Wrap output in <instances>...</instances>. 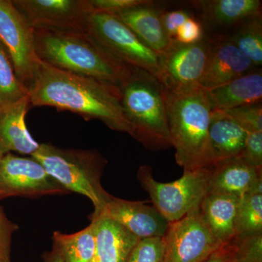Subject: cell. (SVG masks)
<instances>
[{"label": "cell", "mask_w": 262, "mask_h": 262, "mask_svg": "<svg viewBox=\"0 0 262 262\" xmlns=\"http://www.w3.org/2000/svg\"><path fill=\"white\" fill-rule=\"evenodd\" d=\"M32 106L70 111L84 120H98L111 130L131 135L121 106L120 88L39 61L28 86Z\"/></svg>", "instance_id": "cell-1"}, {"label": "cell", "mask_w": 262, "mask_h": 262, "mask_svg": "<svg viewBox=\"0 0 262 262\" xmlns=\"http://www.w3.org/2000/svg\"><path fill=\"white\" fill-rule=\"evenodd\" d=\"M34 41L39 59L58 70L119 88L132 72L88 32L35 28Z\"/></svg>", "instance_id": "cell-2"}, {"label": "cell", "mask_w": 262, "mask_h": 262, "mask_svg": "<svg viewBox=\"0 0 262 262\" xmlns=\"http://www.w3.org/2000/svg\"><path fill=\"white\" fill-rule=\"evenodd\" d=\"M164 92L177 164L184 171L210 166L213 158L208 131L213 110L207 91L196 88L178 94Z\"/></svg>", "instance_id": "cell-3"}, {"label": "cell", "mask_w": 262, "mask_h": 262, "mask_svg": "<svg viewBox=\"0 0 262 262\" xmlns=\"http://www.w3.org/2000/svg\"><path fill=\"white\" fill-rule=\"evenodd\" d=\"M120 90L130 136L151 151L171 147L165 92L157 77L146 71L133 68Z\"/></svg>", "instance_id": "cell-4"}, {"label": "cell", "mask_w": 262, "mask_h": 262, "mask_svg": "<svg viewBox=\"0 0 262 262\" xmlns=\"http://www.w3.org/2000/svg\"><path fill=\"white\" fill-rule=\"evenodd\" d=\"M31 157L68 192L79 193L91 200L94 206L92 215L101 213L113 196L101 182L107 160L96 150L63 149L41 144Z\"/></svg>", "instance_id": "cell-5"}, {"label": "cell", "mask_w": 262, "mask_h": 262, "mask_svg": "<svg viewBox=\"0 0 262 262\" xmlns=\"http://www.w3.org/2000/svg\"><path fill=\"white\" fill-rule=\"evenodd\" d=\"M211 166L184 171L180 179L162 183L155 180L151 167L144 165L138 170L137 179L149 194L153 206L170 223L201 205L209 191Z\"/></svg>", "instance_id": "cell-6"}, {"label": "cell", "mask_w": 262, "mask_h": 262, "mask_svg": "<svg viewBox=\"0 0 262 262\" xmlns=\"http://www.w3.org/2000/svg\"><path fill=\"white\" fill-rule=\"evenodd\" d=\"M86 32L119 61L157 77L159 56L115 15L92 13Z\"/></svg>", "instance_id": "cell-7"}, {"label": "cell", "mask_w": 262, "mask_h": 262, "mask_svg": "<svg viewBox=\"0 0 262 262\" xmlns=\"http://www.w3.org/2000/svg\"><path fill=\"white\" fill-rule=\"evenodd\" d=\"M210 40L206 34L200 42L191 45L173 41L159 56L157 79L166 92H186L200 88L208 62Z\"/></svg>", "instance_id": "cell-8"}, {"label": "cell", "mask_w": 262, "mask_h": 262, "mask_svg": "<svg viewBox=\"0 0 262 262\" xmlns=\"http://www.w3.org/2000/svg\"><path fill=\"white\" fill-rule=\"evenodd\" d=\"M200 206L169 223L163 237V262H203L222 246L207 226Z\"/></svg>", "instance_id": "cell-9"}, {"label": "cell", "mask_w": 262, "mask_h": 262, "mask_svg": "<svg viewBox=\"0 0 262 262\" xmlns=\"http://www.w3.org/2000/svg\"><path fill=\"white\" fill-rule=\"evenodd\" d=\"M0 43L18 80L28 88L40 61L36 53L34 29L10 0H0Z\"/></svg>", "instance_id": "cell-10"}, {"label": "cell", "mask_w": 262, "mask_h": 262, "mask_svg": "<svg viewBox=\"0 0 262 262\" xmlns=\"http://www.w3.org/2000/svg\"><path fill=\"white\" fill-rule=\"evenodd\" d=\"M68 191L33 158L8 153L0 159V201L10 196H41Z\"/></svg>", "instance_id": "cell-11"}, {"label": "cell", "mask_w": 262, "mask_h": 262, "mask_svg": "<svg viewBox=\"0 0 262 262\" xmlns=\"http://www.w3.org/2000/svg\"><path fill=\"white\" fill-rule=\"evenodd\" d=\"M33 28L87 32L90 0H13Z\"/></svg>", "instance_id": "cell-12"}, {"label": "cell", "mask_w": 262, "mask_h": 262, "mask_svg": "<svg viewBox=\"0 0 262 262\" xmlns=\"http://www.w3.org/2000/svg\"><path fill=\"white\" fill-rule=\"evenodd\" d=\"M208 36L209 56L200 83L201 89L211 91L257 69L228 36L221 34Z\"/></svg>", "instance_id": "cell-13"}, {"label": "cell", "mask_w": 262, "mask_h": 262, "mask_svg": "<svg viewBox=\"0 0 262 262\" xmlns=\"http://www.w3.org/2000/svg\"><path fill=\"white\" fill-rule=\"evenodd\" d=\"M103 215L123 226L139 239L163 237L169 222L154 206L144 201H130L112 196L96 216Z\"/></svg>", "instance_id": "cell-14"}, {"label": "cell", "mask_w": 262, "mask_h": 262, "mask_svg": "<svg viewBox=\"0 0 262 262\" xmlns=\"http://www.w3.org/2000/svg\"><path fill=\"white\" fill-rule=\"evenodd\" d=\"M200 20L212 32L227 34L245 20L261 15L260 0H196L189 2Z\"/></svg>", "instance_id": "cell-15"}, {"label": "cell", "mask_w": 262, "mask_h": 262, "mask_svg": "<svg viewBox=\"0 0 262 262\" xmlns=\"http://www.w3.org/2000/svg\"><path fill=\"white\" fill-rule=\"evenodd\" d=\"M211 167L208 192L223 193L241 199L262 179V168L253 166L241 156L220 160Z\"/></svg>", "instance_id": "cell-16"}, {"label": "cell", "mask_w": 262, "mask_h": 262, "mask_svg": "<svg viewBox=\"0 0 262 262\" xmlns=\"http://www.w3.org/2000/svg\"><path fill=\"white\" fill-rule=\"evenodd\" d=\"M96 253L94 262H127L141 239L123 226L105 216H91Z\"/></svg>", "instance_id": "cell-17"}, {"label": "cell", "mask_w": 262, "mask_h": 262, "mask_svg": "<svg viewBox=\"0 0 262 262\" xmlns=\"http://www.w3.org/2000/svg\"><path fill=\"white\" fill-rule=\"evenodd\" d=\"M162 10L163 8L157 6L154 1L148 0L145 4L134 7L115 16L160 56L173 42L164 29Z\"/></svg>", "instance_id": "cell-18"}, {"label": "cell", "mask_w": 262, "mask_h": 262, "mask_svg": "<svg viewBox=\"0 0 262 262\" xmlns=\"http://www.w3.org/2000/svg\"><path fill=\"white\" fill-rule=\"evenodd\" d=\"M30 106L28 96L0 111V151L3 155L15 151L32 156L39 148V144L29 134L26 124Z\"/></svg>", "instance_id": "cell-19"}, {"label": "cell", "mask_w": 262, "mask_h": 262, "mask_svg": "<svg viewBox=\"0 0 262 262\" xmlns=\"http://www.w3.org/2000/svg\"><path fill=\"white\" fill-rule=\"evenodd\" d=\"M212 110H227L261 102V68L248 72L228 83L207 91Z\"/></svg>", "instance_id": "cell-20"}, {"label": "cell", "mask_w": 262, "mask_h": 262, "mask_svg": "<svg viewBox=\"0 0 262 262\" xmlns=\"http://www.w3.org/2000/svg\"><path fill=\"white\" fill-rule=\"evenodd\" d=\"M239 198L223 193L208 192L201 203L207 226L220 245L229 244L235 236V220Z\"/></svg>", "instance_id": "cell-21"}, {"label": "cell", "mask_w": 262, "mask_h": 262, "mask_svg": "<svg viewBox=\"0 0 262 262\" xmlns=\"http://www.w3.org/2000/svg\"><path fill=\"white\" fill-rule=\"evenodd\" d=\"M247 134V131L220 110L213 111L208 131L213 164L239 156Z\"/></svg>", "instance_id": "cell-22"}, {"label": "cell", "mask_w": 262, "mask_h": 262, "mask_svg": "<svg viewBox=\"0 0 262 262\" xmlns=\"http://www.w3.org/2000/svg\"><path fill=\"white\" fill-rule=\"evenodd\" d=\"M53 242L67 262H94L96 246L94 225L74 234L53 233Z\"/></svg>", "instance_id": "cell-23"}, {"label": "cell", "mask_w": 262, "mask_h": 262, "mask_svg": "<svg viewBox=\"0 0 262 262\" xmlns=\"http://www.w3.org/2000/svg\"><path fill=\"white\" fill-rule=\"evenodd\" d=\"M256 68L262 64V16L248 19L226 34Z\"/></svg>", "instance_id": "cell-24"}, {"label": "cell", "mask_w": 262, "mask_h": 262, "mask_svg": "<svg viewBox=\"0 0 262 262\" xmlns=\"http://www.w3.org/2000/svg\"><path fill=\"white\" fill-rule=\"evenodd\" d=\"M258 234H262V193H251L239 199L234 237Z\"/></svg>", "instance_id": "cell-25"}, {"label": "cell", "mask_w": 262, "mask_h": 262, "mask_svg": "<svg viewBox=\"0 0 262 262\" xmlns=\"http://www.w3.org/2000/svg\"><path fill=\"white\" fill-rule=\"evenodd\" d=\"M28 96V88L18 80L9 56L0 43V111Z\"/></svg>", "instance_id": "cell-26"}, {"label": "cell", "mask_w": 262, "mask_h": 262, "mask_svg": "<svg viewBox=\"0 0 262 262\" xmlns=\"http://www.w3.org/2000/svg\"><path fill=\"white\" fill-rule=\"evenodd\" d=\"M220 111L237 122L247 133L262 131L261 102Z\"/></svg>", "instance_id": "cell-27"}, {"label": "cell", "mask_w": 262, "mask_h": 262, "mask_svg": "<svg viewBox=\"0 0 262 262\" xmlns=\"http://www.w3.org/2000/svg\"><path fill=\"white\" fill-rule=\"evenodd\" d=\"M234 262H262V234L234 237Z\"/></svg>", "instance_id": "cell-28"}, {"label": "cell", "mask_w": 262, "mask_h": 262, "mask_svg": "<svg viewBox=\"0 0 262 262\" xmlns=\"http://www.w3.org/2000/svg\"><path fill=\"white\" fill-rule=\"evenodd\" d=\"M163 237L142 239L131 253L127 262H163Z\"/></svg>", "instance_id": "cell-29"}, {"label": "cell", "mask_w": 262, "mask_h": 262, "mask_svg": "<svg viewBox=\"0 0 262 262\" xmlns=\"http://www.w3.org/2000/svg\"><path fill=\"white\" fill-rule=\"evenodd\" d=\"M206 36L204 27L194 15L181 26L176 34L175 41L184 45L194 44L201 41Z\"/></svg>", "instance_id": "cell-30"}, {"label": "cell", "mask_w": 262, "mask_h": 262, "mask_svg": "<svg viewBox=\"0 0 262 262\" xmlns=\"http://www.w3.org/2000/svg\"><path fill=\"white\" fill-rule=\"evenodd\" d=\"M148 0H90L93 13L116 15L125 10L145 4Z\"/></svg>", "instance_id": "cell-31"}, {"label": "cell", "mask_w": 262, "mask_h": 262, "mask_svg": "<svg viewBox=\"0 0 262 262\" xmlns=\"http://www.w3.org/2000/svg\"><path fill=\"white\" fill-rule=\"evenodd\" d=\"M239 156L253 166L262 168V131L248 133Z\"/></svg>", "instance_id": "cell-32"}, {"label": "cell", "mask_w": 262, "mask_h": 262, "mask_svg": "<svg viewBox=\"0 0 262 262\" xmlns=\"http://www.w3.org/2000/svg\"><path fill=\"white\" fill-rule=\"evenodd\" d=\"M18 225L11 222L0 206V262H11L10 248L13 234Z\"/></svg>", "instance_id": "cell-33"}, {"label": "cell", "mask_w": 262, "mask_h": 262, "mask_svg": "<svg viewBox=\"0 0 262 262\" xmlns=\"http://www.w3.org/2000/svg\"><path fill=\"white\" fill-rule=\"evenodd\" d=\"M192 15H194L184 8L170 10L163 8L162 21L165 32L172 41H175L176 34L179 27Z\"/></svg>", "instance_id": "cell-34"}, {"label": "cell", "mask_w": 262, "mask_h": 262, "mask_svg": "<svg viewBox=\"0 0 262 262\" xmlns=\"http://www.w3.org/2000/svg\"><path fill=\"white\" fill-rule=\"evenodd\" d=\"M203 262H234V249L232 242L223 245Z\"/></svg>", "instance_id": "cell-35"}, {"label": "cell", "mask_w": 262, "mask_h": 262, "mask_svg": "<svg viewBox=\"0 0 262 262\" xmlns=\"http://www.w3.org/2000/svg\"><path fill=\"white\" fill-rule=\"evenodd\" d=\"M44 262H67L61 251L56 246L53 245V250L51 252L44 255Z\"/></svg>", "instance_id": "cell-36"}, {"label": "cell", "mask_w": 262, "mask_h": 262, "mask_svg": "<svg viewBox=\"0 0 262 262\" xmlns=\"http://www.w3.org/2000/svg\"><path fill=\"white\" fill-rule=\"evenodd\" d=\"M3 155H3V153L1 152V151H0V159H1L2 157H3Z\"/></svg>", "instance_id": "cell-37"}]
</instances>
